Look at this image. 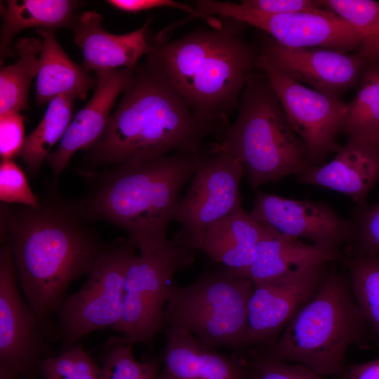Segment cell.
<instances>
[{"label": "cell", "mask_w": 379, "mask_h": 379, "mask_svg": "<svg viewBox=\"0 0 379 379\" xmlns=\"http://www.w3.org/2000/svg\"><path fill=\"white\" fill-rule=\"evenodd\" d=\"M39 200L37 208L1 206V240L10 241L23 296L54 343L57 316L70 284L88 274L107 244L77 201L58 193L57 182Z\"/></svg>", "instance_id": "obj_1"}, {"label": "cell", "mask_w": 379, "mask_h": 379, "mask_svg": "<svg viewBox=\"0 0 379 379\" xmlns=\"http://www.w3.org/2000/svg\"><path fill=\"white\" fill-rule=\"evenodd\" d=\"M103 133L88 149L92 164L117 166L199 151L210 135L152 53L136 67Z\"/></svg>", "instance_id": "obj_2"}, {"label": "cell", "mask_w": 379, "mask_h": 379, "mask_svg": "<svg viewBox=\"0 0 379 379\" xmlns=\"http://www.w3.org/2000/svg\"><path fill=\"white\" fill-rule=\"evenodd\" d=\"M204 155L201 150L179 151L102 173L83 172L91 186L77 206L89 220L125 230L140 253H149L168 242L167 229L179 193Z\"/></svg>", "instance_id": "obj_3"}, {"label": "cell", "mask_w": 379, "mask_h": 379, "mask_svg": "<svg viewBox=\"0 0 379 379\" xmlns=\"http://www.w3.org/2000/svg\"><path fill=\"white\" fill-rule=\"evenodd\" d=\"M234 25L221 21L172 41H152V53L169 83L216 139L230 125L258 55Z\"/></svg>", "instance_id": "obj_4"}, {"label": "cell", "mask_w": 379, "mask_h": 379, "mask_svg": "<svg viewBox=\"0 0 379 379\" xmlns=\"http://www.w3.org/2000/svg\"><path fill=\"white\" fill-rule=\"evenodd\" d=\"M368 324L349 279L329 271L317 293L298 310L277 340L254 348L267 358L299 364L324 377H340L348 348L364 342Z\"/></svg>", "instance_id": "obj_5"}, {"label": "cell", "mask_w": 379, "mask_h": 379, "mask_svg": "<svg viewBox=\"0 0 379 379\" xmlns=\"http://www.w3.org/2000/svg\"><path fill=\"white\" fill-rule=\"evenodd\" d=\"M216 140L211 152H227L237 159L254 190L313 167L265 75H251L237 119Z\"/></svg>", "instance_id": "obj_6"}, {"label": "cell", "mask_w": 379, "mask_h": 379, "mask_svg": "<svg viewBox=\"0 0 379 379\" xmlns=\"http://www.w3.org/2000/svg\"><path fill=\"white\" fill-rule=\"evenodd\" d=\"M254 285L232 270L207 272L187 286H173L163 328L185 330L212 347L243 350Z\"/></svg>", "instance_id": "obj_7"}, {"label": "cell", "mask_w": 379, "mask_h": 379, "mask_svg": "<svg viewBox=\"0 0 379 379\" xmlns=\"http://www.w3.org/2000/svg\"><path fill=\"white\" fill-rule=\"evenodd\" d=\"M136 248L129 237L107 245L81 288L65 298L56 319L59 353L95 331L112 328L121 332L125 277Z\"/></svg>", "instance_id": "obj_8"}, {"label": "cell", "mask_w": 379, "mask_h": 379, "mask_svg": "<svg viewBox=\"0 0 379 379\" xmlns=\"http://www.w3.org/2000/svg\"><path fill=\"white\" fill-rule=\"evenodd\" d=\"M197 250L176 237L163 247L135 255L125 277L121 332L129 344L152 346L163 328L164 308L175 274L193 261Z\"/></svg>", "instance_id": "obj_9"}, {"label": "cell", "mask_w": 379, "mask_h": 379, "mask_svg": "<svg viewBox=\"0 0 379 379\" xmlns=\"http://www.w3.org/2000/svg\"><path fill=\"white\" fill-rule=\"evenodd\" d=\"M195 5L203 15H216L252 25L288 47L357 53L361 44V35L353 26L324 8L317 11L271 14L230 1L199 0Z\"/></svg>", "instance_id": "obj_10"}, {"label": "cell", "mask_w": 379, "mask_h": 379, "mask_svg": "<svg viewBox=\"0 0 379 379\" xmlns=\"http://www.w3.org/2000/svg\"><path fill=\"white\" fill-rule=\"evenodd\" d=\"M0 248V369L25 379H44L39 365L55 356L37 316L20 289L11 243Z\"/></svg>", "instance_id": "obj_11"}, {"label": "cell", "mask_w": 379, "mask_h": 379, "mask_svg": "<svg viewBox=\"0 0 379 379\" xmlns=\"http://www.w3.org/2000/svg\"><path fill=\"white\" fill-rule=\"evenodd\" d=\"M244 174L242 165L231 154H204L176 205L173 220L181 229L175 237L199 250L209 226L242 208L239 187Z\"/></svg>", "instance_id": "obj_12"}, {"label": "cell", "mask_w": 379, "mask_h": 379, "mask_svg": "<svg viewBox=\"0 0 379 379\" xmlns=\"http://www.w3.org/2000/svg\"><path fill=\"white\" fill-rule=\"evenodd\" d=\"M294 131L303 141L312 166H319L340 146L336 142L346 119L349 102L301 84L257 58Z\"/></svg>", "instance_id": "obj_13"}, {"label": "cell", "mask_w": 379, "mask_h": 379, "mask_svg": "<svg viewBox=\"0 0 379 379\" xmlns=\"http://www.w3.org/2000/svg\"><path fill=\"white\" fill-rule=\"evenodd\" d=\"M327 265L296 268L258 284L251 295L243 350L272 344L286 324L319 290Z\"/></svg>", "instance_id": "obj_14"}, {"label": "cell", "mask_w": 379, "mask_h": 379, "mask_svg": "<svg viewBox=\"0 0 379 379\" xmlns=\"http://www.w3.org/2000/svg\"><path fill=\"white\" fill-rule=\"evenodd\" d=\"M258 58L301 84L338 97L357 86L369 61L359 53L320 47H288L267 35L262 37Z\"/></svg>", "instance_id": "obj_15"}, {"label": "cell", "mask_w": 379, "mask_h": 379, "mask_svg": "<svg viewBox=\"0 0 379 379\" xmlns=\"http://www.w3.org/2000/svg\"><path fill=\"white\" fill-rule=\"evenodd\" d=\"M249 213L260 223L284 234L308 239L326 250L339 251L342 245L352 242L354 236V221L340 217L321 201L258 192Z\"/></svg>", "instance_id": "obj_16"}, {"label": "cell", "mask_w": 379, "mask_h": 379, "mask_svg": "<svg viewBox=\"0 0 379 379\" xmlns=\"http://www.w3.org/2000/svg\"><path fill=\"white\" fill-rule=\"evenodd\" d=\"M135 68L95 72L97 84L93 97L76 114L58 147L46 159L56 181L76 152L90 149L100 138L115 100L123 93Z\"/></svg>", "instance_id": "obj_17"}, {"label": "cell", "mask_w": 379, "mask_h": 379, "mask_svg": "<svg viewBox=\"0 0 379 379\" xmlns=\"http://www.w3.org/2000/svg\"><path fill=\"white\" fill-rule=\"evenodd\" d=\"M102 21L101 15L96 11H84L76 14L71 27L74 42L83 53V67L87 71L135 68L141 58L152 52L147 29L150 19L140 28L124 34L108 32Z\"/></svg>", "instance_id": "obj_18"}, {"label": "cell", "mask_w": 379, "mask_h": 379, "mask_svg": "<svg viewBox=\"0 0 379 379\" xmlns=\"http://www.w3.org/2000/svg\"><path fill=\"white\" fill-rule=\"evenodd\" d=\"M297 180L344 194L364 208L379 182V146L347 138L329 162L298 175Z\"/></svg>", "instance_id": "obj_19"}, {"label": "cell", "mask_w": 379, "mask_h": 379, "mask_svg": "<svg viewBox=\"0 0 379 379\" xmlns=\"http://www.w3.org/2000/svg\"><path fill=\"white\" fill-rule=\"evenodd\" d=\"M164 371L177 379H244L239 357H228L190 332L166 328Z\"/></svg>", "instance_id": "obj_20"}, {"label": "cell", "mask_w": 379, "mask_h": 379, "mask_svg": "<svg viewBox=\"0 0 379 379\" xmlns=\"http://www.w3.org/2000/svg\"><path fill=\"white\" fill-rule=\"evenodd\" d=\"M261 232L248 274L253 284L279 277L296 268L343 260L339 251L307 244L260 223Z\"/></svg>", "instance_id": "obj_21"}, {"label": "cell", "mask_w": 379, "mask_h": 379, "mask_svg": "<svg viewBox=\"0 0 379 379\" xmlns=\"http://www.w3.org/2000/svg\"><path fill=\"white\" fill-rule=\"evenodd\" d=\"M260 232V223L241 208L209 226L200 240L199 250L237 274L249 279Z\"/></svg>", "instance_id": "obj_22"}, {"label": "cell", "mask_w": 379, "mask_h": 379, "mask_svg": "<svg viewBox=\"0 0 379 379\" xmlns=\"http://www.w3.org/2000/svg\"><path fill=\"white\" fill-rule=\"evenodd\" d=\"M55 31L51 28L36 29L42 38L35 84L36 100L39 105L48 103L59 95L84 100L88 92L97 84L96 78L67 56L57 41Z\"/></svg>", "instance_id": "obj_23"}, {"label": "cell", "mask_w": 379, "mask_h": 379, "mask_svg": "<svg viewBox=\"0 0 379 379\" xmlns=\"http://www.w3.org/2000/svg\"><path fill=\"white\" fill-rule=\"evenodd\" d=\"M81 5V1L72 0L7 1L0 33L1 58L14 55L13 39L25 29L71 27Z\"/></svg>", "instance_id": "obj_24"}, {"label": "cell", "mask_w": 379, "mask_h": 379, "mask_svg": "<svg viewBox=\"0 0 379 379\" xmlns=\"http://www.w3.org/2000/svg\"><path fill=\"white\" fill-rule=\"evenodd\" d=\"M41 49V40L34 37L22 38L15 44L18 60L0 69V116L29 108V89L39 72L37 55Z\"/></svg>", "instance_id": "obj_25"}, {"label": "cell", "mask_w": 379, "mask_h": 379, "mask_svg": "<svg viewBox=\"0 0 379 379\" xmlns=\"http://www.w3.org/2000/svg\"><path fill=\"white\" fill-rule=\"evenodd\" d=\"M75 98L59 95L48 102L46 111L35 129L25 137L19 154L29 175L36 176L39 168L52 152L53 145L60 141L73 114Z\"/></svg>", "instance_id": "obj_26"}, {"label": "cell", "mask_w": 379, "mask_h": 379, "mask_svg": "<svg viewBox=\"0 0 379 379\" xmlns=\"http://www.w3.org/2000/svg\"><path fill=\"white\" fill-rule=\"evenodd\" d=\"M357 86L340 131L379 146V60L367 62Z\"/></svg>", "instance_id": "obj_27"}, {"label": "cell", "mask_w": 379, "mask_h": 379, "mask_svg": "<svg viewBox=\"0 0 379 379\" xmlns=\"http://www.w3.org/2000/svg\"><path fill=\"white\" fill-rule=\"evenodd\" d=\"M318 4L348 22L359 33V53L379 60V1L373 0H318Z\"/></svg>", "instance_id": "obj_28"}, {"label": "cell", "mask_w": 379, "mask_h": 379, "mask_svg": "<svg viewBox=\"0 0 379 379\" xmlns=\"http://www.w3.org/2000/svg\"><path fill=\"white\" fill-rule=\"evenodd\" d=\"M347 267L354 298L379 337V254L352 256Z\"/></svg>", "instance_id": "obj_29"}, {"label": "cell", "mask_w": 379, "mask_h": 379, "mask_svg": "<svg viewBox=\"0 0 379 379\" xmlns=\"http://www.w3.org/2000/svg\"><path fill=\"white\" fill-rule=\"evenodd\" d=\"M100 361L102 379H158L159 359L138 361L133 345L121 337H112L106 342Z\"/></svg>", "instance_id": "obj_30"}, {"label": "cell", "mask_w": 379, "mask_h": 379, "mask_svg": "<svg viewBox=\"0 0 379 379\" xmlns=\"http://www.w3.org/2000/svg\"><path fill=\"white\" fill-rule=\"evenodd\" d=\"M39 368L44 379H102L100 366L80 343L44 359Z\"/></svg>", "instance_id": "obj_31"}, {"label": "cell", "mask_w": 379, "mask_h": 379, "mask_svg": "<svg viewBox=\"0 0 379 379\" xmlns=\"http://www.w3.org/2000/svg\"><path fill=\"white\" fill-rule=\"evenodd\" d=\"M239 357L244 368V379H327L307 367L267 358L255 348Z\"/></svg>", "instance_id": "obj_32"}, {"label": "cell", "mask_w": 379, "mask_h": 379, "mask_svg": "<svg viewBox=\"0 0 379 379\" xmlns=\"http://www.w3.org/2000/svg\"><path fill=\"white\" fill-rule=\"evenodd\" d=\"M0 199L8 204H21L34 208L40 205L39 199L29 186L25 173L13 159L1 161Z\"/></svg>", "instance_id": "obj_33"}, {"label": "cell", "mask_w": 379, "mask_h": 379, "mask_svg": "<svg viewBox=\"0 0 379 379\" xmlns=\"http://www.w3.org/2000/svg\"><path fill=\"white\" fill-rule=\"evenodd\" d=\"M354 223L352 256L379 254V202L361 208Z\"/></svg>", "instance_id": "obj_34"}, {"label": "cell", "mask_w": 379, "mask_h": 379, "mask_svg": "<svg viewBox=\"0 0 379 379\" xmlns=\"http://www.w3.org/2000/svg\"><path fill=\"white\" fill-rule=\"evenodd\" d=\"M20 112L0 116V156L1 160L13 159L19 156L25 137L24 121Z\"/></svg>", "instance_id": "obj_35"}, {"label": "cell", "mask_w": 379, "mask_h": 379, "mask_svg": "<svg viewBox=\"0 0 379 379\" xmlns=\"http://www.w3.org/2000/svg\"><path fill=\"white\" fill-rule=\"evenodd\" d=\"M118 10L128 13H138L157 8H171L190 13L196 18H203L213 25L217 18L204 16L190 5L173 0H109L106 1Z\"/></svg>", "instance_id": "obj_36"}, {"label": "cell", "mask_w": 379, "mask_h": 379, "mask_svg": "<svg viewBox=\"0 0 379 379\" xmlns=\"http://www.w3.org/2000/svg\"><path fill=\"white\" fill-rule=\"evenodd\" d=\"M240 4L249 8L271 14L317 11L323 8L311 0H244Z\"/></svg>", "instance_id": "obj_37"}, {"label": "cell", "mask_w": 379, "mask_h": 379, "mask_svg": "<svg viewBox=\"0 0 379 379\" xmlns=\"http://www.w3.org/2000/svg\"><path fill=\"white\" fill-rule=\"evenodd\" d=\"M341 379H379V357L368 362L346 366Z\"/></svg>", "instance_id": "obj_38"}, {"label": "cell", "mask_w": 379, "mask_h": 379, "mask_svg": "<svg viewBox=\"0 0 379 379\" xmlns=\"http://www.w3.org/2000/svg\"><path fill=\"white\" fill-rule=\"evenodd\" d=\"M0 379H25L21 376L11 373L5 370L0 369Z\"/></svg>", "instance_id": "obj_39"}, {"label": "cell", "mask_w": 379, "mask_h": 379, "mask_svg": "<svg viewBox=\"0 0 379 379\" xmlns=\"http://www.w3.org/2000/svg\"><path fill=\"white\" fill-rule=\"evenodd\" d=\"M158 379H177L174 376L171 375V374L168 373L166 371H164L159 376Z\"/></svg>", "instance_id": "obj_40"}]
</instances>
